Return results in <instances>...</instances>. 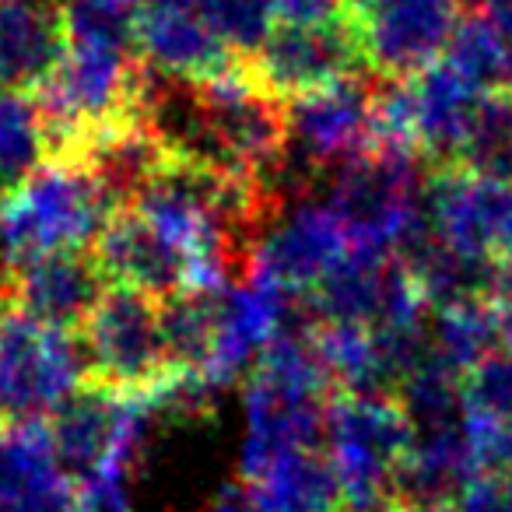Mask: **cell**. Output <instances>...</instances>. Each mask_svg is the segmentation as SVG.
Instances as JSON below:
<instances>
[{
	"mask_svg": "<svg viewBox=\"0 0 512 512\" xmlns=\"http://www.w3.org/2000/svg\"><path fill=\"white\" fill-rule=\"evenodd\" d=\"M414 102H418V151L432 169L453 165L460 155L463 134H467L470 113H474L481 88L470 85L446 57L432 60L411 74Z\"/></svg>",
	"mask_w": 512,
	"mask_h": 512,
	"instance_id": "19",
	"label": "cell"
},
{
	"mask_svg": "<svg viewBox=\"0 0 512 512\" xmlns=\"http://www.w3.org/2000/svg\"><path fill=\"white\" fill-rule=\"evenodd\" d=\"M460 11V0H369L351 11L365 67L376 78L418 74L442 57Z\"/></svg>",
	"mask_w": 512,
	"mask_h": 512,
	"instance_id": "9",
	"label": "cell"
},
{
	"mask_svg": "<svg viewBox=\"0 0 512 512\" xmlns=\"http://www.w3.org/2000/svg\"><path fill=\"white\" fill-rule=\"evenodd\" d=\"M109 281L95 264L92 249H64V253L32 256L22 264H8L4 299L15 302L39 323L60 330H81Z\"/></svg>",
	"mask_w": 512,
	"mask_h": 512,
	"instance_id": "12",
	"label": "cell"
},
{
	"mask_svg": "<svg viewBox=\"0 0 512 512\" xmlns=\"http://www.w3.org/2000/svg\"><path fill=\"white\" fill-rule=\"evenodd\" d=\"M502 481H505V488H509V495H512V470H505Z\"/></svg>",
	"mask_w": 512,
	"mask_h": 512,
	"instance_id": "35",
	"label": "cell"
},
{
	"mask_svg": "<svg viewBox=\"0 0 512 512\" xmlns=\"http://www.w3.org/2000/svg\"><path fill=\"white\" fill-rule=\"evenodd\" d=\"M78 386H85L78 337L0 299V425L43 421Z\"/></svg>",
	"mask_w": 512,
	"mask_h": 512,
	"instance_id": "4",
	"label": "cell"
},
{
	"mask_svg": "<svg viewBox=\"0 0 512 512\" xmlns=\"http://www.w3.org/2000/svg\"><path fill=\"white\" fill-rule=\"evenodd\" d=\"M253 512H344V491L327 446L285 449L249 477H239Z\"/></svg>",
	"mask_w": 512,
	"mask_h": 512,
	"instance_id": "17",
	"label": "cell"
},
{
	"mask_svg": "<svg viewBox=\"0 0 512 512\" xmlns=\"http://www.w3.org/2000/svg\"><path fill=\"white\" fill-rule=\"evenodd\" d=\"M274 11L285 25H327L348 15L344 0H274Z\"/></svg>",
	"mask_w": 512,
	"mask_h": 512,
	"instance_id": "30",
	"label": "cell"
},
{
	"mask_svg": "<svg viewBox=\"0 0 512 512\" xmlns=\"http://www.w3.org/2000/svg\"><path fill=\"white\" fill-rule=\"evenodd\" d=\"M344 4H348V11H358V8H365L369 0H344Z\"/></svg>",
	"mask_w": 512,
	"mask_h": 512,
	"instance_id": "34",
	"label": "cell"
},
{
	"mask_svg": "<svg viewBox=\"0 0 512 512\" xmlns=\"http://www.w3.org/2000/svg\"><path fill=\"white\" fill-rule=\"evenodd\" d=\"M372 88L376 74L362 71L327 88L288 99V158L281 179L295 190V179H316L344 162L372 151Z\"/></svg>",
	"mask_w": 512,
	"mask_h": 512,
	"instance_id": "6",
	"label": "cell"
},
{
	"mask_svg": "<svg viewBox=\"0 0 512 512\" xmlns=\"http://www.w3.org/2000/svg\"><path fill=\"white\" fill-rule=\"evenodd\" d=\"M453 165L474 172V176L512 183V92L509 88L481 92L474 113H470L460 155H456Z\"/></svg>",
	"mask_w": 512,
	"mask_h": 512,
	"instance_id": "23",
	"label": "cell"
},
{
	"mask_svg": "<svg viewBox=\"0 0 512 512\" xmlns=\"http://www.w3.org/2000/svg\"><path fill=\"white\" fill-rule=\"evenodd\" d=\"M43 162L46 134L32 92L0 88V190H15Z\"/></svg>",
	"mask_w": 512,
	"mask_h": 512,
	"instance_id": "25",
	"label": "cell"
},
{
	"mask_svg": "<svg viewBox=\"0 0 512 512\" xmlns=\"http://www.w3.org/2000/svg\"><path fill=\"white\" fill-rule=\"evenodd\" d=\"M432 351L456 372H467L498 348V320L491 299H463L432 309Z\"/></svg>",
	"mask_w": 512,
	"mask_h": 512,
	"instance_id": "24",
	"label": "cell"
},
{
	"mask_svg": "<svg viewBox=\"0 0 512 512\" xmlns=\"http://www.w3.org/2000/svg\"><path fill=\"white\" fill-rule=\"evenodd\" d=\"M397 512H453V502H411V498H397Z\"/></svg>",
	"mask_w": 512,
	"mask_h": 512,
	"instance_id": "33",
	"label": "cell"
},
{
	"mask_svg": "<svg viewBox=\"0 0 512 512\" xmlns=\"http://www.w3.org/2000/svg\"><path fill=\"white\" fill-rule=\"evenodd\" d=\"M67 46L64 11L46 0H0V88L32 92Z\"/></svg>",
	"mask_w": 512,
	"mask_h": 512,
	"instance_id": "18",
	"label": "cell"
},
{
	"mask_svg": "<svg viewBox=\"0 0 512 512\" xmlns=\"http://www.w3.org/2000/svg\"><path fill=\"white\" fill-rule=\"evenodd\" d=\"M442 57L481 92L512 88V39L484 11L460 15Z\"/></svg>",
	"mask_w": 512,
	"mask_h": 512,
	"instance_id": "22",
	"label": "cell"
},
{
	"mask_svg": "<svg viewBox=\"0 0 512 512\" xmlns=\"http://www.w3.org/2000/svg\"><path fill=\"white\" fill-rule=\"evenodd\" d=\"M85 383L113 393H151L176 372L169 369L162 341L158 299L137 288L109 285L99 306L81 323Z\"/></svg>",
	"mask_w": 512,
	"mask_h": 512,
	"instance_id": "5",
	"label": "cell"
},
{
	"mask_svg": "<svg viewBox=\"0 0 512 512\" xmlns=\"http://www.w3.org/2000/svg\"><path fill=\"white\" fill-rule=\"evenodd\" d=\"M295 295L271 281L267 274L249 271L242 281L221 292L218 306V330H214V348L200 379L214 393L228 390L242 372L253 369L256 355L267 348L274 334L288 327Z\"/></svg>",
	"mask_w": 512,
	"mask_h": 512,
	"instance_id": "10",
	"label": "cell"
},
{
	"mask_svg": "<svg viewBox=\"0 0 512 512\" xmlns=\"http://www.w3.org/2000/svg\"><path fill=\"white\" fill-rule=\"evenodd\" d=\"M200 512H253V505H249V495L242 484H225Z\"/></svg>",
	"mask_w": 512,
	"mask_h": 512,
	"instance_id": "31",
	"label": "cell"
},
{
	"mask_svg": "<svg viewBox=\"0 0 512 512\" xmlns=\"http://www.w3.org/2000/svg\"><path fill=\"white\" fill-rule=\"evenodd\" d=\"M64 32L67 43H102L137 50L134 32L141 0H64Z\"/></svg>",
	"mask_w": 512,
	"mask_h": 512,
	"instance_id": "26",
	"label": "cell"
},
{
	"mask_svg": "<svg viewBox=\"0 0 512 512\" xmlns=\"http://www.w3.org/2000/svg\"><path fill=\"white\" fill-rule=\"evenodd\" d=\"M327 204L348 232L351 249L397 256L400 246L425 225L421 155L372 148L330 172Z\"/></svg>",
	"mask_w": 512,
	"mask_h": 512,
	"instance_id": "2",
	"label": "cell"
},
{
	"mask_svg": "<svg viewBox=\"0 0 512 512\" xmlns=\"http://www.w3.org/2000/svg\"><path fill=\"white\" fill-rule=\"evenodd\" d=\"M95 264L109 285L137 288L151 299L186 292V260L137 207H120L92 242Z\"/></svg>",
	"mask_w": 512,
	"mask_h": 512,
	"instance_id": "13",
	"label": "cell"
},
{
	"mask_svg": "<svg viewBox=\"0 0 512 512\" xmlns=\"http://www.w3.org/2000/svg\"><path fill=\"white\" fill-rule=\"evenodd\" d=\"M134 43L137 57L151 71L172 74V78H207L235 60L207 25L204 8H190V4L141 0Z\"/></svg>",
	"mask_w": 512,
	"mask_h": 512,
	"instance_id": "16",
	"label": "cell"
},
{
	"mask_svg": "<svg viewBox=\"0 0 512 512\" xmlns=\"http://www.w3.org/2000/svg\"><path fill=\"white\" fill-rule=\"evenodd\" d=\"M425 214L432 232L456 253L491 264L512 253V183L439 165L425 179Z\"/></svg>",
	"mask_w": 512,
	"mask_h": 512,
	"instance_id": "7",
	"label": "cell"
},
{
	"mask_svg": "<svg viewBox=\"0 0 512 512\" xmlns=\"http://www.w3.org/2000/svg\"><path fill=\"white\" fill-rule=\"evenodd\" d=\"M204 18L235 60H253L274 32V0H204Z\"/></svg>",
	"mask_w": 512,
	"mask_h": 512,
	"instance_id": "27",
	"label": "cell"
},
{
	"mask_svg": "<svg viewBox=\"0 0 512 512\" xmlns=\"http://www.w3.org/2000/svg\"><path fill=\"white\" fill-rule=\"evenodd\" d=\"M463 414L512 421V351L495 348L463 372Z\"/></svg>",
	"mask_w": 512,
	"mask_h": 512,
	"instance_id": "28",
	"label": "cell"
},
{
	"mask_svg": "<svg viewBox=\"0 0 512 512\" xmlns=\"http://www.w3.org/2000/svg\"><path fill=\"white\" fill-rule=\"evenodd\" d=\"M453 512H512V495L502 474H481L460 488L453 498Z\"/></svg>",
	"mask_w": 512,
	"mask_h": 512,
	"instance_id": "29",
	"label": "cell"
},
{
	"mask_svg": "<svg viewBox=\"0 0 512 512\" xmlns=\"http://www.w3.org/2000/svg\"><path fill=\"white\" fill-rule=\"evenodd\" d=\"M477 4H481L484 15H488L491 22H495L498 29L512 39V0H477Z\"/></svg>",
	"mask_w": 512,
	"mask_h": 512,
	"instance_id": "32",
	"label": "cell"
},
{
	"mask_svg": "<svg viewBox=\"0 0 512 512\" xmlns=\"http://www.w3.org/2000/svg\"><path fill=\"white\" fill-rule=\"evenodd\" d=\"M0 512H81L46 421L0 425Z\"/></svg>",
	"mask_w": 512,
	"mask_h": 512,
	"instance_id": "14",
	"label": "cell"
},
{
	"mask_svg": "<svg viewBox=\"0 0 512 512\" xmlns=\"http://www.w3.org/2000/svg\"><path fill=\"white\" fill-rule=\"evenodd\" d=\"M327 456L344 491V512L393 498L414 428L393 393H337L327 404Z\"/></svg>",
	"mask_w": 512,
	"mask_h": 512,
	"instance_id": "3",
	"label": "cell"
},
{
	"mask_svg": "<svg viewBox=\"0 0 512 512\" xmlns=\"http://www.w3.org/2000/svg\"><path fill=\"white\" fill-rule=\"evenodd\" d=\"M309 337L337 393H393L390 369L372 327L316 320Z\"/></svg>",
	"mask_w": 512,
	"mask_h": 512,
	"instance_id": "20",
	"label": "cell"
},
{
	"mask_svg": "<svg viewBox=\"0 0 512 512\" xmlns=\"http://www.w3.org/2000/svg\"><path fill=\"white\" fill-rule=\"evenodd\" d=\"M246 64L267 92L285 102L369 71L351 11L327 25H281Z\"/></svg>",
	"mask_w": 512,
	"mask_h": 512,
	"instance_id": "8",
	"label": "cell"
},
{
	"mask_svg": "<svg viewBox=\"0 0 512 512\" xmlns=\"http://www.w3.org/2000/svg\"><path fill=\"white\" fill-rule=\"evenodd\" d=\"M509 92H512V88H509Z\"/></svg>",
	"mask_w": 512,
	"mask_h": 512,
	"instance_id": "36",
	"label": "cell"
},
{
	"mask_svg": "<svg viewBox=\"0 0 512 512\" xmlns=\"http://www.w3.org/2000/svg\"><path fill=\"white\" fill-rule=\"evenodd\" d=\"M327 404L330 397L292 393L278 390L271 383H260V379H246V393H242L246 435H242L239 446V477L256 474L285 449L323 446Z\"/></svg>",
	"mask_w": 512,
	"mask_h": 512,
	"instance_id": "15",
	"label": "cell"
},
{
	"mask_svg": "<svg viewBox=\"0 0 512 512\" xmlns=\"http://www.w3.org/2000/svg\"><path fill=\"white\" fill-rule=\"evenodd\" d=\"M113 207L78 162L46 158L0 200V256L22 264L32 256L92 249Z\"/></svg>",
	"mask_w": 512,
	"mask_h": 512,
	"instance_id": "1",
	"label": "cell"
},
{
	"mask_svg": "<svg viewBox=\"0 0 512 512\" xmlns=\"http://www.w3.org/2000/svg\"><path fill=\"white\" fill-rule=\"evenodd\" d=\"M218 306L221 292H176L158 299L165 355L176 376H200L207 365L218 330Z\"/></svg>",
	"mask_w": 512,
	"mask_h": 512,
	"instance_id": "21",
	"label": "cell"
},
{
	"mask_svg": "<svg viewBox=\"0 0 512 512\" xmlns=\"http://www.w3.org/2000/svg\"><path fill=\"white\" fill-rule=\"evenodd\" d=\"M348 249V232L327 200L299 197L292 207H281V214L271 221L249 271L267 274L292 295H306L341 264Z\"/></svg>",
	"mask_w": 512,
	"mask_h": 512,
	"instance_id": "11",
	"label": "cell"
}]
</instances>
